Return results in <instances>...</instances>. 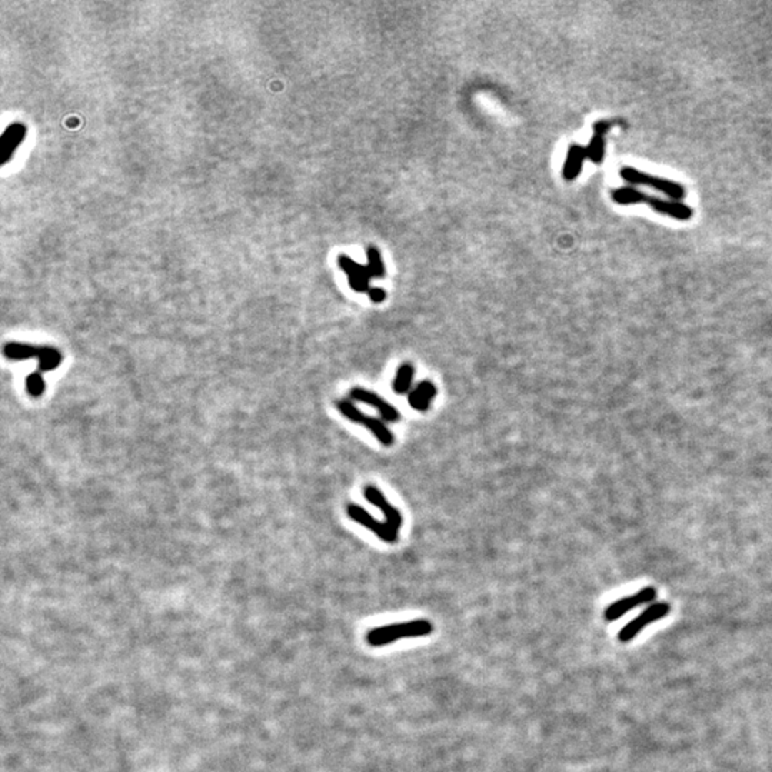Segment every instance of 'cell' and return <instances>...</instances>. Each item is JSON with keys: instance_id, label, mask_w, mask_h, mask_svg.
<instances>
[{"instance_id": "cell-15", "label": "cell", "mask_w": 772, "mask_h": 772, "mask_svg": "<svg viewBox=\"0 0 772 772\" xmlns=\"http://www.w3.org/2000/svg\"><path fill=\"white\" fill-rule=\"evenodd\" d=\"M586 156H588L586 148H582V146H578V145H573V146L569 148L565 169H563V175H565V178L568 181H572L579 175L581 168L583 165V159Z\"/></svg>"}, {"instance_id": "cell-1", "label": "cell", "mask_w": 772, "mask_h": 772, "mask_svg": "<svg viewBox=\"0 0 772 772\" xmlns=\"http://www.w3.org/2000/svg\"><path fill=\"white\" fill-rule=\"evenodd\" d=\"M612 199L613 202L619 205H638V204H646L652 211L666 215L676 221H689L693 215V211L689 205L682 204L679 201L672 199H663L652 195H646L645 192L638 191L633 186H622L615 191H612Z\"/></svg>"}, {"instance_id": "cell-7", "label": "cell", "mask_w": 772, "mask_h": 772, "mask_svg": "<svg viewBox=\"0 0 772 772\" xmlns=\"http://www.w3.org/2000/svg\"><path fill=\"white\" fill-rule=\"evenodd\" d=\"M346 513L352 521H355L359 525L365 526L366 529L374 532L381 541H384L386 543H395L398 541V538H399V532L396 529H393L386 522H381V521L375 519L369 512H366L362 506H359L356 503H348Z\"/></svg>"}, {"instance_id": "cell-9", "label": "cell", "mask_w": 772, "mask_h": 772, "mask_svg": "<svg viewBox=\"0 0 772 772\" xmlns=\"http://www.w3.org/2000/svg\"><path fill=\"white\" fill-rule=\"evenodd\" d=\"M349 399L375 408L378 411V413L381 415V419L384 422L395 423V422H398L401 419V413L398 412V409L392 403L385 401L378 393H375L372 391H368L365 388H361V386L352 388L349 391Z\"/></svg>"}, {"instance_id": "cell-13", "label": "cell", "mask_w": 772, "mask_h": 772, "mask_svg": "<svg viewBox=\"0 0 772 772\" xmlns=\"http://www.w3.org/2000/svg\"><path fill=\"white\" fill-rule=\"evenodd\" d=\"M611 125L612 124L606 122V121H601V122L593 125V136H592L591 144L586 148L588 158L593 164H601L602 159H603V155H605V135L611 129Z\"/></svg>"}, {"instance_id": "cell-16", "label": "cell", "mask_w": 772, "mask_h": 772, "mask_svg": "<svg viewBox=\"0 0 772 772\" xmlns=\"http://www.w3.org/2000/svg\"><path fill=\"white\" fill-rule=\"evenodd\" d=\"M413 376H415V366L412 364H409V362L401 364L398 371H396L395 379H393V385H392L393 392L396 395L409 393L411 388H412Z\"/></svg>"}, {"instance_id": "cell-4", "label": "cell", "mask_w": 772, "mask_h": 772, "mask_svg": "<svg viewBox=\"0 0 772 772\" xmlns=\"http://www.w3.org/2000/svg\"><path fill=\"white\" fill-rule=\"evenodd\" d=\"M619 176L629 185H639V186L652 188V189L666 195L672 201H679L681 202L686 196V191L679 182L665 179V178H659V176H653V175H649V174H646L643 171L635 169L632 166H623L619 171Z\"/></svg>"}, {"instance_id": "cell-6", "label": "cell", "mask_w": 772, "mask_h": 772, "mask_svg": "<svg viewBox=\"0 0 772 772\" xmlns=\"http://www.w3.org/2000/svg\"><path fill=\"white\" fill-rule=\"evenodd\" d=\"M671 611V606L668 602H653L651 606H648L643 612H641L636 618L629 621L618 633V639L621 642H629L632 641L638 633H641L648 625L665 618Z\"/></svg>"}, {"instance_id": "cell-5", "label": "cell", "mask_w": 772, "mask_h": 772, "mask_svg": "<svg viewBox=\"0 0 772 772\" xmlns=\"http://www.w3.org/2000/svg\"><path fill=\"white\" fill-rule=\"evenodd\" d=\"M338 411L351 422L365 426L372 432V435L384 445V446H392L395 442V436L392 431L385 425L382 419L372 418L369 415H365L362 411H359L355 403L351 399H338L336 401Z\"/></svg>"}, {"instance_id": "cell-3", "label": "cell", "mask_w": 772, "mask_h": 772, "mask_svg": "<svg viewBox=\"0 0 772 772\" xmlns=\"http://www.w3.org/2000/svg\"><path fill=\"white\" fill-rule=\"evenodd\" d=\"M4 354L8 359L22 361V359H39V371L49 372L59 368L62 362V354L51 346H35L19 342H8L4 348Z\"/></svg>"}, {"instance_id": "cell-18", "label": "cell", "mask_w": 772, "mask_h": 772, "mask_svg": "<svg viewBox=\"0 0 772 772\" xmlns=\"http://www.w3.org/2000/svg\"><path fill=\"white\" fill-rule=\"evenodd\" d=\"M369 296L374 302H382L385 299V292L382 289H371Z\"/></svg>"}, {"instance_id": "cell-10", "label": "cell", "mask_w": 772, "mask_h": 772, "mask_svg": "<svg viewBox=\"0 0 772 772\" xmlns=\"http://www.w3.org/2000/svg\"><path fill=\"white\" fill-rule=\"evenodd\" d=\"M364 496L366 501H369L374 506H376L378 509H381V512L385 515V522L388 525H391L393 529H396L399 532L402 523H403V518L401 515V512L393 506L391 505L385 495L374 485H368L365 486L364 489Z\"/></svg>"}, {"instance_id": "cell-12", "label": "cell", "mask_w": 772, "mask_h": 772, "mask_svg": "<svg viewBox=\"0 0 772 772\" xmlns=\"http://www.w3.org/2000/svg\"><path fill=\"white\" fill-rule=\"evenodd\" d=\"M436 393L438 389L431 381H422L408 393V403L415 411L426 412Z\"/></svg>"}, {"instance_id": "cell-14", "label": "cell", "mask_w": 772, "mask_h": 772, "mask_svg": "<svg viewBox=\"0 0 772 772\" xmlns=\"http://www.w3.org/2000/svg\"><path fill=\"white\" fill-rule=\"evenodd\" d=\"M339 265L341 268L349 275V284L356 291V292H369L371 289L368 288V281H369V275L371 271L369 268H362L356 264H354L352 261H349L348 258H339Z\"/></svg>"}, {"instance_id": "cell-17", "label": "cell", "mask_w": 772, "mask_h": 772, "mask_svg": "<svg viewBox=\"0 0 772 772\" xmlns=\"http://www.w3.org/2000/svg\"><path fill=\"white\" fill-rule=\"evenodd\" d=\"M26 389L32 398H39L45 392V379L41 372H34L26 379Z\"/></svg>"}, {"instance_id": "cell-11", "label": "cell", "mask_w": 772, "mask_h": 772, "mask_svg": "<svg viewBox=\"0 0 772 772\" xmlns=\"http://www.w3.org/2000/svg\"><path fill=\"white\" fill-rule=\"evenodd\" d=\"M26 138V126L24 124H11L2 135V161L4 165L14 158L18 148Z\"/></svg>"}, {"instance_id": "cell-8", "label": "cell", "mask_w": 772, "mask_h": 772, "mask_svg": "<svg viewBox=\"0 0 772 772\" xmlns=\"http://www.w3.org/2000/svg\"><path fill=\"white\" fill-rule=\"evenodd\" d=\"M656 598V589L652 588V586H646V588H642L641 591L635 592L633 595H628L625 598H621L615 602H612L603 612V616L608 622H613L616 619H619L622 615H625L626 612L641 606V605H646V603H652Z\"/></svg>"}, {"instance_id": "cell-2", "label": "cell", "mask_w": 772, "mask_h": 772, "mask_svg": "<svg viewBox=\"0 0 772 772\" xmlns=\"http://www.w3.org/2000/svg\"><path fill=\"white\" fill-rule=\"evenodd\" d=\"M433 631V625L428 619H415L401 623L384 625L371 629L366 633V641L371 646H384L403 638L428 636Z\"/></svg>"}]
</instances>
